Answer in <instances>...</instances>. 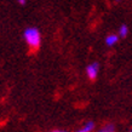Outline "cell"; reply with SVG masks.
Here are the masks:
<instances>
[{"label": "cell", "instance_id": "9", "mask_svg": "<svg viewBox=\"0 0 132 132\" xmlns=\"http://www.w3.org/2000/svg\"><path fill=\"white\" fill-rule=\"evenodd\" d=\"M115 1H121V0H115Z\"/></svg>", "mask_w": 132, "mask_h": 132}, {"label": "cell", "instance_id": "8", "mask_svg": "<svg viewBox=\"0 0 132 132\" xmlns=\"http://www.w3.org/2000/svg\"><path fill=\"white\" fill-rule=\"evenodd\" d=\"M51 132H67V131H60V130H56V131H51Z\"/></svg>", "mask_w": 132, "mask_h": 132}, {"label": "cell", "instance_id": "7", "mask_svg": "<svg viewBox=\"0 0 132 132\" xmlns=\"http://www.w3.org/2000/svg\"><path fill=\"white\" fill-rule=\"evenodd\" d=\"M18 3H20V4H22V5H23L24 3H26V0H18Z\"/></svg>", "mask_w": 132, "mask_h": 132}, {"label": "cell", "instance_id": "4", "mask_svg": "<svg viewBox=\"0 0 132 132\" xmlns=\"http://www.w3.org/2000/svg\"><path fill=\"white\" fill-rule=\"evenodd\" d=\"M93 126H95V124L92 121H90V122H87L85 126H82L80 130H78L76 132H91L93 130Z\"/></svg>", "mask_w": 132, "mask_h": 132}, {"label": "cell", "instance_id": "5", "mask_svg": "<svg viewBox=\"0 0 132 132\" xmlns=\"http://www.w3.org/2000/svg\"><path fill=\"white\" fill-rule=\"evenodd\" d=\"M127 33H128L127 27H126L125 24H122V26L120 27V29H119V34H120V36L121 38H125V36L127 35Z\"/></svg>", "mask_w": 132, "mask_h": 132}, {"label": "cell", "instance_id": "10", "mask_svg": "<svg viewBox=\"0 0 132 132\" xmlns=\"http://www.w3.org/2000/svg\"><path fill=\"white\" fill-rule=\"evenodd\" d=\"M130 132H132V130H131V131H130Z\"/></svg>", "mask_w": 132, "mask_h": 132}, {"label": "cell", "instance_id": "6", "mask_svg": "<svg viewBox=\"0 0 132 132\" xmlns=\"http://www.w3.org/2000/svg\"><path fill=\"white\" fill-rule=\"evenodd\" d=\"M97 132H114V126L112 124H108V125H105L102 130H100V131H97Z\"/></svg>", "mask_w": 132, "mask_h": 132}, {"label": "cell", "instance_id": "2", "mask_svg": "<svg viewBox=\"0 0 132 132\" xmlns=\"http://www.w3.org/2000/svg\"><path fill=\"white\" fill-rule=\"evenodd\" d=\"M86 72H87V76L91 79V80L96 79L97 74H98V63L90 64L87 68H86Z\"/></svg>", "mask_w": 132, "mask_h": 132}, {"label": "cell", "instance_id": "1", "mask_svg": "<svg viewBox=\"0 0 132 132\" xmlns=\"http://www.w3.org/2000/svg\"><path fill=\"white\" fill-rule=\"evenodd\" d=\"M24 40L32 48H38L41 43V35L36 28H27L23 33Z\"/></svg>", "mask_w": 132, "mask_h": 132}, {"label": "cell", "instance_id": "3", "mask_svg": "<svg viewBox=\"0 0 132 132\" xmlns=\"http://www.w3.org/2000/svg\"><path fill=\"white\" fill-rule=\"evenodd\" d=\"M118 40H119V38H118L116 35H114V34H112V35L107 36V39H105V44L108 45V46H113V45H115L116 43H118Z\"/></svg>", "mask_w": 132, "mask_h": 132}]
</instances>
